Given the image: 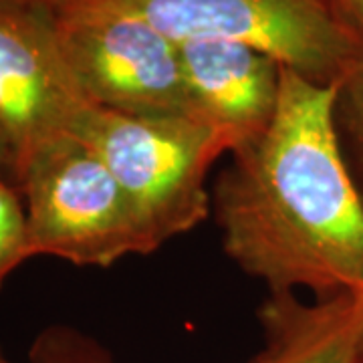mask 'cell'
Instances as JSON below:
<instances>
[{
	"mask_svg": "<svg viewBox=\"0 0 363 363\" xmlns=\"http://www.w3.org/2000/svg\"><path fill=\"white\" fill-rule=\"evenodd\" d=\"M337 125L345 131L351 156L363 180V61L339 87Z\"/></svg>",
	"mask_w": 363,
	"mask_h": 363,
	"instance_id": "obj_10",
	"label": "cell"
},
{
	"mask_svg": "<svg viewBox=\"0 0 363 363\" xmlns=\"http://www.w3.org/2000/svg\"><path fill=\"white\" fill-rule=\"evenodd\" d=\"M339 87L281 67L269 130L233 152L214 190L226 255L271 293L363 291V196L341 150Z\"/></svg>",
	"mask_w": 363,
	"mask_h": 363,
	"instance_id": "obj_1",
	"label": "cell"
},
{
	"mask_svg": "<svg viewBox=\"0 0 363 363\" xmlns=\"http://www.w3.org/2000/svg\"><path fill=\"white\" fill-rule=\"evenodd\" d=\"M335 13L363 40V0H331Z\"/></svg>",
	"mask_w": 363,
	"mask_h": 363,
	"instance_id": "obj_11",
	"label": "cell"
},
{
	"mask_svg": "<svg viewBox=\"0 0 363 363\" xmlns=\"http://www.w3.org/2000/svg\"><path fill=\"white\" fill-rule=\"evenodd\" d=\"M6 174H13V154L6 135L0 130V178H6Z\"/></svg>",
	"mask_w": 363,
	"mask_h": 363,
	"instance_id": "obj_13",
	"label": "cell"
},
{
	"mask_svg": "<svg viewBox=\"0 0 363 363\" xmlns=\"http://www.w3.org/2000/svg\"><path fill=\"white\" fill-rule=\"evenodd\" d=\"M359 363H363V333H362V345H359Z\"/></svg>",
	"mask_w": 363,
	"mask_h": 363,
	"instance_id": "obj_15",
	"label": "cell"
},
{
	"mask_svg": "<svg viewBox=\"0 0 363 363\" xmlns=\"http://www.w3.org/2000/svg\"><path fill=\"white\" fill-rule=\"evenodd\" d=\"M33 257L111 267L156 247L104 160L79 138L55 143L16 182Z\"/></svg>",
	"mask_w": 363,
	"mask_h": 363,
	"instance_id": "obj_4",
	"label": "cell"
},
{
	"mask_svg": "<svg viewBox=\"0 0 363 363\" xmlns=\"http://www.w3.org/2000/svg\"><path fill=\"white\" fill-rule=\"evenodd\" d=\"M178 45L228 40L321 85H341L363 40L327 0H130Z\"/></svg>",
	"mask_w": 363,
	"mask_h": 363,
	"instance_id": "obj_5",
	"label": "cell"
},
{
	"mask_svg": "<svg viewBox=\"0 0 363 363\" xmlns=\"http://www.w3.org/2000/svg\"><path fill=\"white\" fill-rule=\"evenodd\" d=\"M93 107L47 13L0 4V130L11 145L14 184L35 157L77 138Z\"/></svg>",
	"mask_w": 363,
	"mask_h": 363,
	"instance_id": "obj_6",
	"label": "cell"
},
{
	"mask_svg": "<svg viewBox=\"0 0 363 363\" xmlns=\"http://www.w3.org/2000/svg\"><path fill=\"white\" fill-rule=\"evenodd\" d=\"M0 363H13L6 355H4V351H2V347H0Z\"/></svg>",
	"mask_w": 363,
	"mask_h": 363,
	"instance_id": "obj_14",
	"label": "cell"
},
{
	"mask_svg": "<svg viewBox=\"0 0 363 363\" xmlns=\"http://www.w3.org/2000/svg\"><path fill=\"white\" fill-rule=\"evenodd\" d=\"M264 347L248 363H359L363 291L303 303L271 293L259 311Z\"/></svg>",
	"mask_w": 363,
	"mask_h": 363,
	"instance_id": "obj_8",
	"label": "cell"
},
{
	"mask_svg": "<svg viewBox=\"0 0 363 363\" xmlns=\"http://www.w3.org/2000/svg\"><path fill=\"white\" fill-rule=\"evenodd\" d=\"M59 0H0L2 6H13V9H26V11H49Z\"/></svg>",
	"mask_w": 363,
	"mask_h": 363,
	"instance_id": "obj_12",
	"label": "cell"
},
{
	"mask_svg": "<svg viewBox=\"0 0 363 363\" xmlns=\"http://www.w3.org/2000/svg\"><path fill=\"white\" fill-rule=\"evenodd\" d=\"M77 138L116 176L156 248L206 218L208 172L230 152L226 138L202 119L123 116L97 105Z\"/></svg>",
	"mask_w": 363,
	"mask_h": 363,
	"instance_id": "obj_2",
	"label": "cell"
},
{
	"mask_svg": "<svg viewBox=\"0 0 363 363\" xmlns=\"http://www.w3.org/2000/svg\"><path fill=\"white\" fill-rule=\"evenodd\" d=\"M192 117L226 138L230 154L269 130L281 95V65L228 40L180 43Z\"/></svg>",
	"mask_w": 363,
	"mask_h": 363,
	"instance_id": "obj_7",
	"label": "cell"
},
{
	"mask_svg": "<svg viewBox=\"0 0 363 363\" xmlns=\"http://www.w3.org/2000/svg\"><path fill=\"white\" fill-rule=\"evenodd\" d=\"M45 13L91 104L123 116L192 117L180 45L130 0H59Z\"/></svg>",
	"mask_w": 363,
	"mask_h": 363,
	"instance_id": "obj_3",
	"label": "cell"
},
{
	"mask_svg": "<svg viewBox=\"0 0 363 363\" xmlns=\"http://www.w3.org/2000/svg\"><path fill=\"white\" fill-rule=\"evenodd\" d=\"M25 200L6 178H0V289L9 274L30 259Z\"/></svg>",
	"mask_w": 363,
	"mask_h": 363,
	"instance_id": "obj_9",
	"label": "cell"
}]
</instances>
